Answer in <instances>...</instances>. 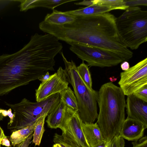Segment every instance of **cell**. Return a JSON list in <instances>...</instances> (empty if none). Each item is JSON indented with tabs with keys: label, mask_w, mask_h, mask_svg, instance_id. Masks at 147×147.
I'll use <instances>...</instances> for the list:
<instances>
[{
	"label": "cell",
	"mask_w": 147,
	"mask_h": 147,
	"mask_svg": "<svg viewBox=\"0 0 147 147\" xmlns=\"http://www.w3.org/2000/svg\"><path fill=\"white\" fill-rule=\"evenodd\" d=\"M60 53L64 63L67 81L72 86L77 99L80 118L83 123H94L98 115V92L87 86L78 74L75 63L72 60L68 61L63 52Z\"/></svg>",
	"instance_id": "4"
},
{
	"label": "cell",
	"mask_w": 147,
	"mask_h": 147,
	"mask_svg": "<svg viewBox=\"0 0 147 147\" xmlns=\"http://www.w3.org/2000/svg\"><path fill=\"white\" fill-rule=\"evenodd\" d=\"M77 16L67 13L54 10L51 13H48L44 21L48 23L58 25L69 24L74 22Z\"/></svg>",
	"instance_id": "17"
},
{
	"label": "cell",
	"mask_w": 147,
	"mask_h": 147,
	"mask_svg": "<svg viewBox=\"0 0 147 147\" xmlns=\"http://www.w3.org/2000/svg\"><path fill=\"white\" fill-rule=\"evenodd\" d=\"M0 147H1V144H0Z\"/></svg>",
	"instance_id": "38"
},
{
	"label": "cell",
	"mask_w": 147,
	"mask_h": 147,
	"mask_svg": "<svg viewBox=\"0 0 147 147\" xmlns=\"http://www.w3.org/2000/svg\"><path fill=\"white\" fill-rule=\"evenodd\" d=\"M33 133L21 143L13 147H29L30 141L33 136Z\"/></svg>",
	"instance_id": "28"
},
{
	"label": "cell",
	"mask_w": 147,
	"mask_h": 147,
	"mask_svg": "<svg viewBox=\"0 0 147 147\" xmlns=\"http://www.w3.org/2000/svg\"><path fill=\"white\" fill-rule=\"evenodd\" d=\"M133 94L138 98L147 102V85L138 89Z\"/></svg>",
	"instance_id": "25"
},
{
	"label": "cell",
	"mask_w": 147,
	"mask_h": 147,
	"mask_svg": "<svg viewBox=\"0 0 147 147\" xmlns=\"http://www.w3.org/2000/svg\"><path fill=\"white\" fill-rule=\"evenodd\" d=\"M125 144L124 139L119 135L114 137L107 143L106 147H124Z\"/></svg>",
	"instance_id": "24"
},
{
	"label": "cell",
	"mask_w": 147,
	"mask_h": 147,
	"mask_svg": "<svg viewBox=\"0 0 147 147\" xmlns=\"http://www.w3.org/2000/svg\"><path fill=\"white\" fill-rule=\"evenodd\" d=\"M109 79L110 81L112 82H114L116 81L117 80V78H115L114 76L110 77Z\"/></svg>",
	"instance_id": "35"
},
{
	"label": "cell",
	"mask_w": 147,
	"mask_h": 147,
	"mask_svg": "<svg viewBox=\"0 0 147 147\" xmlns=\"http://www.w3.org/2000/svg\"><path fill=\"white\" fill-rule=\"evenodd\" d=\"M93 5H102L119 8L121 10H126L129 7L125 5L123 0H92Z\"/></svg>",
	"instance_id": "22"
},
{
	"label": "cell",
	"mask_w": 147,
	"mask_h": 147,
	"mask_svg": "<svg viewBox=\"0 0 147 147\" xmlns=\"http://www.w3.org/2000/svg\"><path fill=\"white\" fill-rule=\"evenodd\" d=\"M118 82L124 95L132 94L147 85V58L121 73Z\"/></svg>",
	"instance_id": "8"
},
{
	"label": "cell",
	"mask_w": 147,
	"mask_h": 147,
	"mask_svg": "<svg viewBox=\"0 0 147 147\" xmlns=\"http://www.w3.org/2000/svg\"><path fill=\"white\" fill-rule=\"evenodd\" d=\"M115 9H120L115 7L95 5L65 12L75 16H86L108 12Z\"/></svg>",
	"instance_id": "15"
},
{
	"label": "cell",
	"mask_w": 147,
	"mask_h": 147,
	"mask_svg": "<svg viewBox=\"0 0 147 147\" xmlns=\"http://www.w3.org/2000/svg\"><path fill=\"white\" fill-rule=\"evenodd\" d=\"M147 127L138 120L127 117L121 128L119 135L129 141L138 140L143 137Z\"/></svg>",
	"instance_id": "12"
},
{
	"label": "cell",
	"mask_w": 147,
	"mask_h": 147,
	"mask_svg": "<svg viewBox=\"0 0 147 147\" xmlns=\"http://www.w3.org/2000/svg\"><path fill=\"white\" fill-rule=\"evenodd\" d=\"M2 109L1 108H0V120H3V117L1 113V111Z\"/></svg>",
	"instance_id": "36"
},
{
	"label": "cell",
	"mask_w": 147,
	"mask_h": 147,
	"mask_svg": "<svg viewBox=\"0 0 147 147\" xmlns=\"http://www.w3.org/2000/svg\"><path fill=\"white\" fill-rule=\"evenodd\" d=\"M98 92L99 113L96 123L107 143L119 135L125 119V95L111 82L102 85Z\"/></svg>",
	"instance_id": "3"
},
{
	"label": "cell",
	"mask_w": 147,
	"mask_h": 147,
	"mask_svg": "<svg viewBox=\"0 0 147 147\" xmlns=\"http://www.w3.org/2000/svg\"><path fill=\"white\" fill-rule=\"evenodd\" d=\"M60 100V94L57 93L36 102H30L25 98L15 104L5 102L15 115L13 123L7 125V129L13 131L33 125L40 117L50 113Z\"/></svg>",
	"instance_id": "6"
},
{
	"label": "cell",
	"mask_w": 147,
	"mask_h": 147,
	"mask_svg": "<svg viewBox=\"0 0 147 147\" xmlns=\"http://www.w3.org/2000/svg\"><path fill=\"white\" fill-rule=\"evenodd\" d=\"M51 75H49V71L47 72L45 74L39 78L38 80L40 81L41 83H43L47 81L50 77Z\"/></svg>",
	"instance_id": "30"
},
{
	"label": "cell",
	"mask_w": 147,
	"mask_h": 147,
	"mask_svg": "<svg viewBox=\"0 0 147 147\" xmlns=\"http://www.w3.org/2000/svg\"><path fill=\"white\" fill-rule=\"evenodd\" d=\"M125 108L127 117L139 121L147 127V102L132 94L127 96Z\"/></svg>",
	"instance_id": "11"
},
{
	"label": "cell",
	"mask_w": 147,
	"mask_h": 147,
	"mask_svg": "<svg viewBox=\"0 0 147 147\" xmlns=\"http://www.w3.org/2000/svg\"><path fill=\"white\" fill-rule=\"evenodd\" d=\"M55 147H61L59 144H55L53 145Z\"/></svg>",
	"instance_id": "37"
},
{
	"label": "cell",
	"mask_w": 147,
	"mask_h": 147,
	"mask_svg": "<svg viewBox=\"0 0 147 147\" xmlns=\"http://www.w3.org/2000/svg\"><path fill=\"white\" fill-rule=\"evenodd\" d=\"M77 69L78 74L84 83L90 89H93L92 79L88 65L83 61L77 67Z\"/></svg>",
	"instance_id": "21"
},
{
	"label": "cell",
	"mask_w": 147,
	"mask_h": 147,
	"mask_svg": "<svg viewBox=\"0 0 147 147\" xmlns=\"http://www.w3.org/2000/svg\"><path fill=\"white\" fill-rule=\"evenodd\" d=\"M2 129L0 126V144L2 140L5 137H6Z\"/></svg>",
	"instance_id": "33"
},
{
	"label": "cell",
	"mask_w": 147,
	"mask_h": 147,
	"mask_svg": "<svg viewBox=\"0 0 147 147\" xmlns=\"http://www.w3.org/2000/svg\"><path fill=\"white\" fill-rule=\"evenodd\" d=\"M131 144L132 147H147V136L143 137L138 140L132 142Z\"/></svg>",
	"instance_id": "27"
},
{
	"label": "cell",
	"mask_w": 147,
	"mask_h": 147,
	"mask_svg": "<svg viewBox=\"0 0 147 147\" xmlns=\"http://www.w3.org/2000/svg\"><path fill=\"white\" fill-rule=\"evenodd\" d=\"M53 147H55L53 145Z\"/></svg>",
	"instance_id": "39"
},
{
	"label": "cell",
	"mask_w": 147,
	"mask_h": 147,
	"mask_svg": "<svg viewBox=\"0 0 147 147\" xmlns=\"http://www.w3.org/2000/svg\"><path fill=\"white\" fill-rule=\"evenodd\" d=\"M82 121L78 110L66 106L64 117L61 129L62 134L80 147H90L82 128Z\"/></svg>",
	"instance_id": "9"
},
{
	"label": "cell",
	"mask_w": 147,
	"mask_h": 147,
	"mask_svg": "<svg viewBox=\"0 0 147 147\" xmlns=\"http://www.w3.org/2000/svg\"><path fill=\"white\" fill-rule=\"evenodd\" d=\"M107 143L105 141L98 145L95 147H106Z\"/></svg>",
	"instance_id": "34"
},
{
	"label": "cell",
	"mask_w": 147,
	"mask_h": 147,
	"mask_svg": "<svg viewBox=\"0 0 147 147\" xmlns=\"http://www.w3.org/2000/svg\"><path fill=\"white\" fill-rule=\"evenodd\" d=\"M53 141L55 144H57L61 147H80L62 134L60 135L55 133Z\"/></svg>",
	"instance_id": "23"
},
{
	"label": "cell",
	"mask_w": 147,
	"mask_h": 147,
	"mask_svg": "<svg viewBox=\"0 0 147 147\" xmlns=\"http://www.w3.org/2000/svg\"><path fill=\"white\" fill-rule=\"evenodd\" d=\"M76 0H24L19 1L20 11H26L37 7H43L54 10V8L63 4Z\"/></svg>",
	"instance_id": "14"
},
{
	"label": "cell",
	"mask_w": 147,
	"mask_h": 147,
	"mask_svg": "<svg viewBox=\"0 0 147 147\" xmlns=\"http://www.w3.org/2000/svg\"></svg>",
	"instance_id": "40"
},
{
	"label": "cell",
	"mask_w": 147,
	"mask_h": 147,
	"mask_svg": "<svg viewBox=\"0 0 147 147\" xmlns=\"http://www.w3.org/2000/svg\"><path fill=\"white\" fill-rule=\"evenodd\" d=\"M66 105L61 100L54 110L48 115L46 122L49 127L53 129L62 126Z\"/></svg>",
	"instance_id": "16"
},
{
	"label": "cell",
	"mask_w": 147,
	"mask_h": 147,
	"mask_svg": "<svg viewBox=\"0 0 147 147\" xmlns=\"http://www.w3.org/2000/svg\"><path fill=\"white\" fill-rule=\"evenodd\" d=\"M7 116L10 118L9 122L8 123L7 125H11L13 122V121L15 116L14 113H12V110L11 108H9L8 110Z\"/></svg>",
	"instance_id": "29"
},
{
	"label": "cell",
	"mask_w": 147,
	"mask_h": 147,
	"mask_svg": "<svg viewBox=\"0 0 147 147\" xmlns=\"http://www.w3.org/2000/svg\"><path fill=\"white\" fill-rule=\"evenodd\" d=\"M59 94L60 100L66 106L74 110H78V104L74 92L70 87H68Z\"/></svg>",
	"instance_id": "19"
},
{
	"label": "cell",
	"mask_w": 147,
	"mask_h": 147,
	"mask_svg": "<svg viewBox=\"0 0 147 147\" xmlns=\"http://www.w3.org/2000/svg\"><path fill=\"white\" fill-rule=\"evenodd\" d=\"M82 128L85 139L90 147H95L105 141L96 122H82Z\"/></svg>",
	"instance_id": "13"
},
{
	"label": "cell",
	"mask_w": 147,
	"mask_h": 147,
	"mask_svg": "<svg viewBox=\"0 0 147 147\" xmlns=\"http://www.w3.org/2000/svg\"><path fill=\"white\" fill-rule=\"evenodd\" d=\"M6 137L4 138L2 140L1 144L7 147H10V142L9 140Z\"/></svg>",
	"instance_id": "32"
},
{
	"label": "cell",
	"mask_w": 147,
	"mask_h": 147,
	"mask_svg": "<svg viewBox=\"0 0 147 147\" xmlns=\"http://www.w3.org/2000/svg\"><path fill=\"white\" fill-rule=\"evenodd\" d=\"M53 68L45 50L32 41L12 54L0 55V96L38 79Z\"/></svg>",
	"instance_id": "2"
},
{
	"label": "cell",
	"mask_w": 147,
	"mask_h": 147,
	"mask_svg": "<svg viewBox=\"0 0 147 147\" xmlns=\"http://www.w3.org/2000/svg\"><path fill=\"white\" fill-rule=\"evenodd\" d=\"M121 67L122 70L124 71L127 70L130 67L129 63L127 61H123L121 64Z\"/></svg>",
	"instance_id": "31"
},
{
	"label": "cell",
	"mask_w": 147,
	"mask_h": 147,
	"mask_svg": "<svg viewBox=\"0 0 147 147\" xmlns=\"http://www.w3.org/2000/svg\"><path fill=\"white\" fill-rule=\"evenodd\" d=\"M35 122L33 125L12 131L9 140L11 145L14 147L21 143L33 133Z\"/></svg>",
	"instance_id": "18"
},
{
	"label": "cell",
	"mask_w": 147,
	"mask_h": 147,
	"mask_svg": "<svg viewBox=\"0 0 147 147\" xmlns=\"http://www.w3.org/2000/svg\"><path fill=\"white\" fill-rule=\"evenodd\" d=\"M125 5L128 7H137L138 5L147 6V0H124Z\"/></svg>",
	"instance_id": "26"
},
{
	"label": "cell",
	"mask_w": 147,
	"mask_h": 147,
	"mask_svg": "<svg viewBox=\"0 0 147 147\" xmlns=\"http://www.w3.org/2000/svg\"><path fill=\"white\" fill-rule=\"evenodd\" d=\"M47 115H44L36 120L33 133L32 142L35 145L39 146L45 131L44 124L45 120Z\"/></svg>",
	"instance_id": "20"
},
{
	"label": "cell",
	"mask_w": 147,
	"mask_h": 147,
	"mask_svg": "<svg viewBox=\"0 0 147 147\" xmlns=\"http://www.w3.org/2000/svg\"><path fill=\"white\" fill-rule=\"evenodd\" d=\"M70 50L88 65L101 67L117 65L123 61L115 54L97 47L86 45H74Z\"/></svg>",
	"instance_id": "7"
},
{
	"label": "cell",
	"mask_w": 147,
	"mask_h": 147,
	"mask_svg": "<svg viewBox=\"0 0 147 147\" xmlns=\"http://www.w3.org/2000/svg\"><path fill=\"white\" fill-rule=\"evenodd\" d=\"M69 83L65 69L60 67L56 72L51 75L46 82L41 83L36 90V101H40L53 95L59 93L68 87Z\"/></svg>",
	"instance_id": "10"
},
{
	"label": "cell",
	"mask_w": 147,
	"mask_h": 147,
	"mask_svg": "<svg viewBox=\"0 0 147 147\" xmlns=\"http://www.w3.org/2000/svg\"><path fill=\"white\" fill-rule=\"evenodd\" d=\"M73 22L61 25L49 24L47 32L58 40L71 45H83L111 52L123 61H128L133 53L119 36L116 18L109 13L86 16H76Z\"/></svg>",
	"instance_id": "1"
},
{
	"label": "cell",
	"mask_w": 147,
	"mask_h": 147,
	"mask_svg": "<svg viewBox=\"0 0 147 147\" xmlns=\"http://www.w3.org/2000/svg\"><path fill=\"white\" fill-rule=\"evenodd\" d=\"M116 23L119 38L127 48L136 50L146 42L147 11L138 6L129 7L116 18Z\"/></svg>",
	"instance_id": "5"
}]
</instances>
